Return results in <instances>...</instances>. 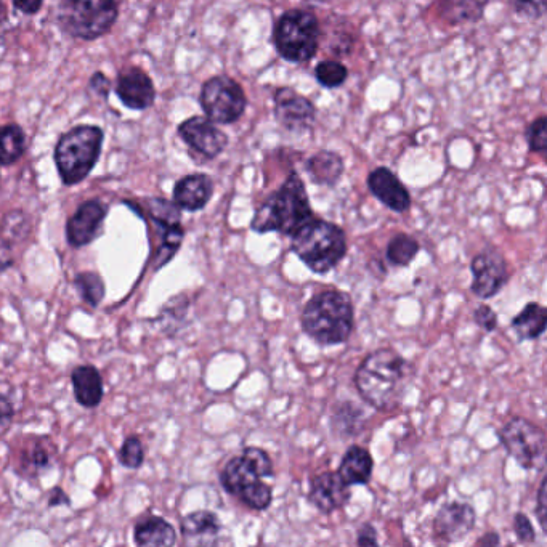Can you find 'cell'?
<instances>
[{"label": "cell", "mask_w": 547, "mask_h": 547, "mask_svg": "<svg viewBox=\"0 0 547 547\" xmlns=\"http://www.w3.org/2000/svg\"><path fill=\"white\" fill-rule=\"evenodd\" d=\"M275 469L267 451L257 446L244 448L243 453L223 467L220 482L225 491L240 499L252 511H265L273 501L272 485Z\"/></svg>", "instance_id": "obj_1"}, {"label": "cell", "mask_w": 547, "mask_h": 547, "mask_svg": "<svg viewBox=\"0 0 547 547\" xmlns=\"http://www.w3.org/2000/svg\"><path fill=\"white\" fill-rule=\"evenodd\" d=\"M408 363L394 349H379L358 366L355 385L374 410H394L402 402Z\"/></svg>", "instance_id": "obj_2"}, {"label": "cell", "mask_w": 547, "mask_h": 547, "mask_svg": "<svg viewBox=\"0 0 547 547\" xmlns=\"http://www.w3.org/2000/svg\"><path fill=\"white\" fill-rule=\"evenodd\" d=\"M313 217L315 214L307 188L300 175L292 171L283 185L257 207L251 230L256 233L278 231L281 235L291 236Z\"/></svg>", "instance_id": "obj_3"}, {"label": "cell", "mask_w": 547, "mask_h": 547, "mask_svg": "<svg viewBox=\"0 0 547 547\" xmlns=\"http://www.w3.org/2000/svg\"><path fill=\"white\" fill-rule=\"evenodd\" d=\"M300 325L320 345L344 344L355 328L352 299L337 289L318 292L305 304Z\"/></svg>", "instance_id": "obj_4"}, {"label": "cell", "mask_w": 547, "mask_h": 547, "mask_svg": "<svg viewBox=\"0 0 547 547\" xmlns=\"http://www.w3.org/2000/svg\"><path fill=\"white\" fill-rule=\"evenodd\" d=\"M289 238L292 252L315 273L331 272L347 254L345 231L328 220L313 217Z\"/></svg>", "instance_id": "obj_5"}, {"label": "cell", "mask_w": 547, "mask_h": 547, "mask_svg": "<svg viewBox=\"0 0 547 547\" xmlns=\"http://www.w3.org/2000/svg\"><path fill=\"white\" fill-rule=\"evenodd\" d=\"M105 132L98 126H77L66 132L55 146V164L61 182L76 185L86 180L102 154Z\"/></svg>", "instance_id": "obj_6"}, {"label": "cell", "mask_w": 547, "mask_h": 547, "mask_svg": "<svg viewBox=\"0 0 547 547\" xmlns=\"http://www.w3.org/2000/svg\"><path fill=\"white\" fill-rule=\"evenodd\" d=\"M320 34V21L312 12L291 9L276 20L273 45L283 60L300 65L317 55Z\"/></svg>", "instance_id": "obj_7"}, {"label": "cell", "mask_w": 547, "mask_h": 547, "mask_svg": "<svg viewBox=\"0 0 547 547\" xmlns=\"http://www.w3.org/2000/svg\"><path fill=\"white\" fill-rule=\"evenodd\" d=\"M118 15V0H63L58 25L74 39L95 41L110 33Z\"/></svg>", "instance_id": "obj_8"}, {"label": "cell", "mask_w": 547, "mask_h": 547, "mask_svg": "<svg viewBox=\"0 0 547 547\" xmlns=\"http://www.w3.org/2000/svg\"><path fill=\"white\" fill-rule=\"evenodd\" d=\"M499 438L507 453L527 471H544L547 440L541 427L525 418H512L504 424Z\"/></svg>", "instance_id": "obj_9"}, {"label": "cell", "mask_w": 547, "mask_h": 547, "mask_svg": "<svg viewBox=\"0 0 547 547\" xmlns=\"http://www.w3.org/2000/svg\"><path fill=\"white\" fill-rule=\"evenodd\" d=\"M199 103L207 119L215 124H235L248 108V97L243 87L230 76H214L201 87Z\"/></svg>", "instance_id": "obj_10"}, {"label": "cell", "mask_w": 547, "mask_h": 547, "mask_svg": "<svg viewBox=\"0 0 547 547\" xmlns=\"http://www.w3.org/2000/svg\"><path fill=\"white\" fill-rule=\"evenodd\" d=\"M150 225L158 235L154 264L163 267L175 256L182 244L185 230L182 227L180 207L163 198H153L146 204Z\"/></svg>", "instance_id": "obj_11"}, {"label": "cell", "mask_w": 547, "mask_h": 547, "mask_svg": "<svg viewBox=\"0 0 547 547\" xmlns=\"http://www.w3.org/2000/svg\"><path fill=\"white\" fill-rule=\"evenodd\" d=\"M275 118L291 134H304L317 121V108L307 97L291 87H280L273 95Z\"/></svg>", "instance_id": "obj_12"}, {"label": "cell", "mask_w": 547, "mask_h": 547, "mask_svg": "<svg viewBox=\"0 0 547 547\" xmlns=\"http://www.w3.org/2000/svg\"><path fill=\"white\" fill-rule=\"evenodd\" d=\"M472 292L480 299L496 296L509 281L506 259L498 249H487L472 259Z\"/></svg>", "instance_id": "obj_13"}, {"label": "cell", "mask_w": 547, "mask_h": 547, "mask_svg": "<svg viewBox=\"0 0 547 547\" xmlns=\"http://www.w3.org/2000/svg\"><path fill=\"white\" fill-rule=\"evenodd\" d=\"M179 135L191 150L206 159H215L227 150L230 138L204 116H193L179 126Z\"/></svg>", "instance_id": "obj_14"}, {"label": "cell", "mask_w": 547, "mask_h": 547, "mask_svg": "<svg viewBox=\"0 0 547 547\" xmlns=\"http://www.w3.org/2000/svg\"><path fill=\"white\" fill-rule=\"evenodd\" d=\"M475 520H477V514L471 504L458 503V501L446 504L435 517V536L445 543H458L466 539L467 535L474 530Z\"/></svg>", "instance_id": "obj_15"}, {"label": "cell", "mask_w": 547, "mask_h": 547, "mask_svg": "<svg viewBox=\"0 0 547 547\" xmlns=\"http://www.w3.org/2000/svg\"><path fill=\"white\" fill-rule=\"evenodd\" d=\"M116 94L122 105L135 111L150 108L156 100V89L151 77L137 66H129L119 73Z\"/></svg>", "instance_id": "obj_16"}, {"label": "cell", "mask_w": 547, "mask_h": 547, "mask_svg": "<svg viewBox=\"0 0 547 547\" xmlns=\"http://www.w3.org/2000/svg\"><path fill=\"white\" fill-rule=\"evenodd\" d=\"M352 496L349 485L337 472H323L312 480L308 501L323 514H333L347 506Z\"/></svg>", "instance_id": "obj_17"}, {"label": "cell", "mask_w": 547, "mask_h": 547, "mask_svg": "<svg viewBox=\"0 0 547 547\" xmlns=\"http://www.w3.org/2000/svg\"><path fill=\"white\" fill-rule=\"evenodd\" d=\"M366 183L374 198L379 199L385 207H389L390 211L403 214L410 209V191L389 167H376L368 175Z\"/></svg>", "instance_id": "obj_18"}, {"label": "cell", "mask_w": 547, "mask_h": 547, "mask_svg": "<svg viewBox=\"0 0 547 547\" xmlns=\"http://www.w3.org/2000/svg\"><path fill=\"white\" fill-rule=\"evenodd\" d=\"M106 212L108 209L105 204L100 203L97 199L81 204L76 214L68 220V225H66L68 243L74 248H81V246L92 243L102 228Z\"/></svg>", "instance_id": "obj_19"}, {"label": "cell", "mask_w": 547, "mask_h": 547, "mask_svg": "<svg viewBox=\"0 0 547 547\" xmlns=\"http://www.w3.org/2000/svg\"><path fill=\"white\" fill-rule=\"evenodd\" d=\"M214 195V182L206 174H191L175 183L174 203L185 211H201Z\"/></svg>", "instance_id": "obj_20"}, {"label": "cell", "mask_w": 547, "mask_h": 547, "mask_svg": "<svg viewBox=\"0 0 547 547\" xmlns=\"http://www.w3.org/2000/svg\"><path fill=\"white\" fill-rule=\"evenodd\" d=\"M220 522L214 512L198 511L182 520V535L191 546H211L217 543Z\"/></svg>", "instance_id": "obj_21"}, {"label": "cell", "mask_w": 547, "mask_h": 547, "mask_svg": "<svg viewBox=\"0 0 547 547\" xmlns=\"http://www.w3.org/2000/svg\"><path fill=\"white\" fill-rule=\"evenodd\" d=\"M374 461L373 456L366 448L353 445L342 458L341 466L337 474L341 475L349 487L353 485H368L373 477Z\"/></svg>", "instance_id": "obj_22"}, {"label": "cell", "mask_w": 547, "mask_h": 547, "mask_svg": "<svg viewBox=\"0 0 547 547\" xmlns=\"http://www.w3.org/2000/svg\"><path fill=\"white\" fill-rule=\"evenodd\" d=\"M305 171L313 183L334 187L344 174V159L336 151L321 150L308 159Z\"/></svg>", "instance_id": "obj_23"}, {"label": "cell", "mask_w": 547, "mask_h": 547, "mask_svg": "<svg viewBox=\"0 0 547 547\" xmlns=\"http://www.w3.org/2000/svg\"><path fill=\"white\" fill-rule=\"evenodd\" d=\"M74 394L86 408H95L103 398V382L94 366H79L73 373Z\"/></svg>", "instance_id": "obj_24"}, {"label": "cell", "mask_w": 547, "mask_h": 547, "mask_svg": "<svg viewBox=\"0 0 547 547\" xmlns=\"http://www.w3.org/2000/svg\"><path fill=\"white\" fill-rule=\"evenodd\" d=\"M547 310L538 302L525 305L522 312L515 315L512 328L520 341H536L546 331Z\"/></svg>", "instance_id": "obj_25"}, {"label": "cell", "mask_w": 547, "mask_h": 547, "mask_svg": "<svg viewBox=\"0 0 547 547\" xmlns=\"http://www.w3.org/2000/svg\"><path fill=\"white\" fill-rule=\"evenodd\" d=\"M488 0H440V13L450 25L482 20Z\"/></svg>", "instance_id": "obj_26"}, {"label": "cell", "mask_w": 547, "mask_h": 547, "mask_svg": "<svg viewBox=\"0 0 547 547\" xmlns=\"http://www.w3.org/2000/svg\"><path fill=\"white\" fill-rule=\"evenodd\" d=\"M175 539L174 527L159 517L143 520L135 528V543L138 546H174Z\"/></svg>", "instance_id": "obj_27"}, {"label": "cell", "mask_w": 547, "mask_h": 547, "mask_svg": "<svg viewBox=\"0 0 547 547\" xmlns=\"http://www.w3.org/2000/svg\"><path fill=\"white\" fill-rule=\"evenodd\" d=\"M25 132L17 124L0 127V166H12L25 154Z\"/></svg>", "instance_id": "obj_28"}, {"label": "cell", "mask_w": 547, "mask_h": 547, "mask_svg": "<svg viewBox=\"0 0 547 547\" xmlns=\"http://www.w3.org/2000/svg\"><path fill=\"white\" fill-rule=\"evenodd\" d=\"M419 243L413 236L398 233L387 244V259L395 267H408L418 256Z\"/></svg>", "instance_id": "obj_29"}, {"label": "cell", "mask_w": 547, "mask_h": 547, "mask_svg": "<svg viewBox=\"0 0 547 547\" xmlns=\"http://www.w3.org/2000/svg\"><path fill=\"white\" fill-rule=\"evenodd\" d=\"M315 77L325 89H339L349 79V69L341 61L323 60L315 68Z\"/></svg>", "instance_id": "obj_30"}, {"label": "cell", "mask_w": 547, "mask_h": 547, "mask_svg": "<svg viewBox=\"0 0 547 547\" xmlns=\"http://www.w3.org/2000/svg\"><path fill=\"white\" fill-rule=\"evenodd\" d=\"M76 286L81 292L82 299L92 307H97L105 296V284H103L102 278L95 273L77 275Z\"/></svg>", "instance_id": "obj_31"}, {"label": "cell", "mask_w": 547, "mask_h": 547, "mask_svg": "<svg viewBox=\"0 0 547 547\" xmlns=\"http://www.w3.org/2000/svg\"><path fill=\"white\" fill-rule=\"evenodd\" d=\"M528 150L530 153L544 154L547 150V118L539 116L535 121L530 122L527 127Z\"/></svg>", "instance_id": "obj_32"}, {"label": "cell", "mask_w": 547, "mask_h": 547, "mask_svg": "<svg viewBox=\"0 0 547 547\" xmlns=\"http://www.w3.org/2000/svg\"><path fill=\"white\" fill-rule=\"evenodd\" d=\"M26 227L28 222L25 215L21 212H10L0 225V236L5 243H13L26 235Z\"/></svg>", "instance_id": "obj_33"}, {"label": "cell", "mask_w": 547, "mask_h": 547, "mask_svg": "<svg viewBox=\"0 0 547 547\" xmlns=\"http://www.w3.org/2000/svg\"><path fill=\"white\" fill-rule=\"evenodd\" d=\"M143 459H145V451H143L142 442L138 438H127L126 443L119 451V461L122 466L138 469L142 466Z\"/></svg>", "instance_id": "obj_34"}, {"label": "cell", "mask_w": 547, "mask_h": 547, "mask_svg": "<svg viewBox=\"0 0 547 547\" xmlns=\"http://www.w3.org/2000/svg\"><path fill=\"white\" fill-rule=\"evenodd\" d=\"M547 0H514V10L520 18L536 21L544 17Z\"/></svg>", "instance_id": "obj_35"}, {"label": "cell", "mask_w": 547, "mask_h": 547, "mask_svg": "<svg viewBox=\"0 0 547 547\" xmlns=\"http://www.w3.org/2000/svg\"><path fill=\"white\" fill-rule=\"evenodd\" d=\"M475 325L483 329L485 333H493L498 328V315L490 305L482 304L475 308L474 312Z\"/></svg>", "instance_id": "obj_36"}, {"label": "cell", "mask_w": 547, "mask_h": 547, "mask_svg": "<svg viewBox=\"0 0 547 547\" xmlns=\"http://www.w3.org/2000/svg\"><path fill=\"white\" fill-rule=\"evenodd\" d=\"M514 530L520 543H533L536 539L535 528L527 515L517 512L514 517Z\"/></svg>", "instance_id": "obj_37"}, {"label": "cell", "mask_w": 547, "mask_h": 547, "mask_svg": "<svg viewBox=\"0 0 547 547\" xmlns=\"http://www.w3.org/2000/svg\"><path fill=\"white\" fill-rule=\"evenodd\" d=\"M546 488H547V479L544 477L543 480H541V485H539L538 490V509H536V515H538L539 525H541V528H543L544 533L547 531L546 527Z\"/></svg>", "instance_id": "obj_38"}, {"label": "cell", "mask_w": 547, "mask_h": 547, "mask_svg": "<svg viewBox=\"0 0 547 547\" xmlns=\"http://www.w3.org/2000/svg\"><path fill=\"white\" fill-rule=\"evenodd\" d=\"M357 544L358 546H377V544H379L376 528H374L371 523H365V525L358 530Z\"/></svg>", "instance_id": "obj_39"}, {"label": "cell", "mask_w": 547, "mask_h": 547, "mask_svg": "<svg viewBox=\"0 0 547 547\" xmlns=\"http://www.w3.org/2000/svg\"><path fill=\"white\" fill-rule=\"evenodd\" d=\"M90 89L94 90L95 94L100 95V97L106 98L110 94V79L103 73H95L94 76L90 77Z\"/></svg>", "instance_id": "obj_40"}, {"label": "cell", "mask_w": 547, "mask_h": 547, "mask_svg": "<svg viewBox=\"0 0 547 547\" xmlns=\"http://www.w3.org/2000/svg\"><path fill=\"white\" fill-rule=\"evenodd\" d=\"M42 4H44V0H13L15 9L25 15H36L42 9Z\"/></svg>", "instance_id": "obj_41"}, {"label": "cell", "mask_w": 547, "mask_h": 547, "mask_svg": "<svg viewBox=\"0 0 547 547\" xmlns=\"http://www.w3.org/2000/svg\"><path fill=\"white\" fill-rule=\"evenodd\" d=\"M13 418V406L7 398L0 395V430L9 426Z\"/></svg>", "instance_id": "obj_42"}, {"label": "cell", "mask_w": 547, "mask_h": 547, "mask_svg": "<svg viewBox=\"0 0 547 547\" xmlns=\"http://www.w3.org/2000/svg\"><path fill=\"white\" fill-rule=\"evenodd\" d=\"M501 544V538H499L498 533H488V535L483 536V538L477 539L475 541V546H499Z\"/></svg>", "instance_id": "obj_43"}, {"label": "cell", "mask_w": 547, "mask_h": 547, "mask_svg": "<svg viewBox=\"0 0 547 547\" xmlns=\"http://www.w3.org/2000/svg\"><path fill=\"white\" fill-rule=\"evenodd\" d=\"M7 5H5L4 0H0V28L5 25V21H7Z\"/></svg>", "instance_id": "obj_44"}, {"label": "cell", "mask_w": 547, "mask_h": 547, "mask_svg": "<svg viewBox=\"0 0 547 547\" xmlns=\"http://www.w3.org/2000/svg\"><path fill=\"white\" fill-rule=\"evenodd\" d=\"M305 2H312V4H328L329 0H305Z\"/></svg>", "instance_id": "obj_45"}]
</instances>
